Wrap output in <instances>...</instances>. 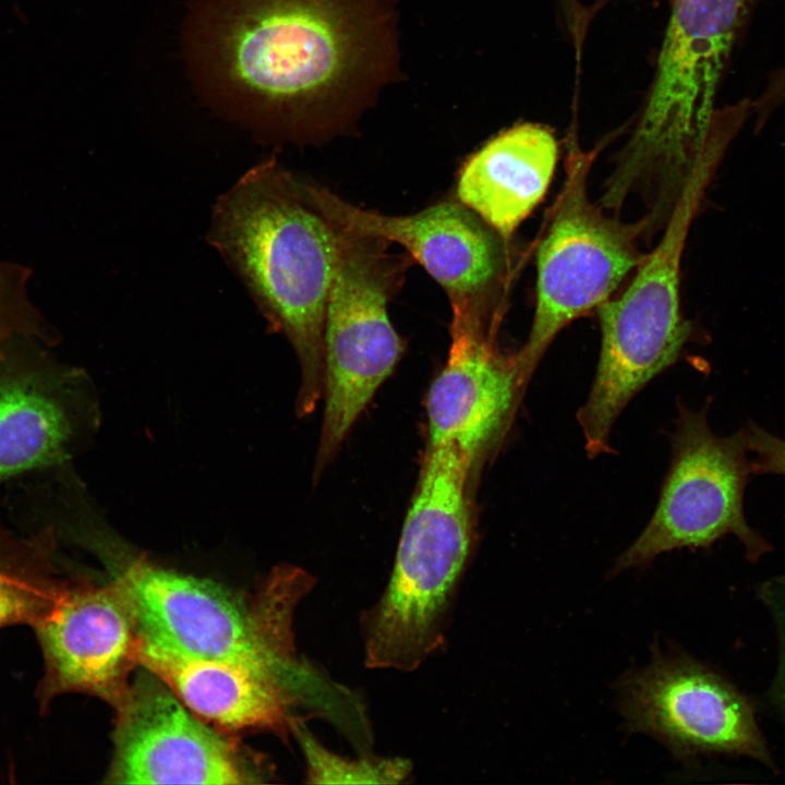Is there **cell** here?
<instances>
[{
	"label": "cell",
	"instance_id": "cell-1",
	"mask_svg": "<svg viewBox=\"0 0 785 785\" xmlns=\"http://www.w3.org/2000/svg\"><path fill=\"white\" fill-rule=\"evenodd\" d=\"M190 33L208 89L297 137L347 130L397 71L391 0H197Z\"/></svg>",
	"mask_w": 785,
	"mask_h": 785
},
{
	"label": "cell",
	"instance_id": "cell-2",
	"mask_svg": "<svg viewBox=\"0 0 785 785\" xmlns=\"http://www.w3.org/2000/svg\"><path fill=\"white\" fill-rule=\"evenodd\" d=\"M209 242L233 267L301 366L300 416L323 396L324 328L336 261L334 226L305 196L301 179L269 158L217 201Z\"/></svg>",
	"mask_w": 785,
	"mask_h": 785
},
{
	"label": "cell",
	"instance_id": "cell-3",
	"mask_svg": "<svg viewBox=\"0 0 785 785\" xmlns=\"http://www.w3.org/2000/svg\"><path fill=\"white\" fill-rule=\"evenodd\" d=\"M80 543L107 566L132 607L137 635L182 654L243 664L292 688L304 701L322 674L297 657L293 614L315 579L300 567L274 568L253 601L207 579L147 560L97 518Z\"/></svg>",
	"mask_w": 785,
	"mask_h": 785
},
{
	"label": "cell",
	"instance_id": "cell-4",
	"mask_svg": "<svg viewBox=\"0 0 785 785\" xmlns=\"http://www.w3.org/2000/svg\"><path fill=\"white\" fill-rule=\"evenodd\" d=\"M475 463L452 442L427 443L390 579L360 616L367 668L413 672L444 647L474 542Z\"/></svg>",
	"mask_w": 785,
	"mask_h": 785
},
{
	"label": "cell",
	"instance_id": "cell-5",
	"mask_svg": "<svg viewBox=\"0 0 785 785\" xmlns=\"http://www.w3.org/2000/svg\"><path fill=\"white\" fill-rule=\"evenodd\" d=\"M752 0H672L654 80L637 126L611 176L630 192L656 181L674 191L716 135L718 85Z\"/></svg>",
	"mask_w": 785,
	"mask_h": 785
},
{
	"label": "cell",
	"instance_id": "cell-6",
	"mask_svg": "<svg viewBox=\"0 0 785 785\" xmlns=\"http://www.w3.org/2000/svg\"><path fill=\"white\" fill-rule=\"evenodd\" d=\"M710 156L698 157L675 200L665 231L621 295L597 307L601 351L579 418L591 430L611 431L629 400L672 365L690 336L680 311V259Z\"/></svg>",
	"mask_w": 785,
	"mask_h": 785
},
{
	"label": "cell",
	"instance_id": "cell-7",
	"mask_svg": "<svg viewBox=\"0 0 785 785\" xmlns=\"http://www.w3.org/2000/svg\"><path fill=\"white\" fill-rule=\"evenodd\" d=\"M331 225L336 261L324 328L325 408L316 473L335 456L404 350L387 305L409 261L390 254L389 243L381 239Z\"/></svg>",
	"mask_w": 785,
	"mask_h": 785
},
{
	"label": "cell",
	"instance_id": "cell-8",
	"mask_svg": "<svg viewBox=\"0 0 785 785\" xmlns=\"http://www.w3.org/2000/svg\"><path fill=\"white\" fill-rule=\"evenodd\" d=\"M594 156L570 147L565 181L538 250L532 327L515 354L522 387L556 335L606 302L642 259L636 239L643 225L613 219L589 200Z\"/></svg>",
	"mask_w": 785,
	"mask_h": 785
},
{
	"label": "cell",
	"instance_id": "cell-9",
	"mask_svg": "<svg viewBox=\"0 0 785 785\" xmlns=\"http://www.w3.org/2000/svg\"><path fill=\"white\" fill-rule=\"evenodd\" d=\"M676 427L656 509L617 559L613 575L665 552L709 547L726 534L738 538L751 560L770 550L744 515V492L752 473L746 430L720 437L708 425L705 408L692 411L683 406Z\"/></svg>",
	"mask_w": 785,
	"mask_h": 785
},
{
	"label": "cell",
	"instance_id": "cell-10",
	"mask_svg": "<svg viewBox=\"0 0 785 785\" xmlns=\"http://www.w3.org/2000/svg\"><path fill=\"white\" fill-rule=\"evenodd\" d=\"M44 345L16 336L0 349V484L67 467L98 424L88 376Z\"/></svg>",
	"mask_w": 785,
	"mask_h": 785
},
{
	"label": "cell",
	"instance_id": "cell-11",
	"mask_svg": "<svg viewBox=\"0 0 785 785\" xmlns=\"http://www.w3.org/2000/svg\"><path fill=\"white\" fill-rule=\"evenodd\" d=\"M143 668L116 709L114 750L106 783L252 784L262 781L232 741L192 715L168 685Z\"/></svg>",
	"mask_w": 785,
	"mask_h": 785
},
{
	"label": "cell",
	"instance_id": "cell-12",
	"mask_svg": "<svg viewBox=\"0 0 785 785\" xmlns=\"http://www.w3.org/2000/svg\"><path fill=\"white\" fill-rule=\"evenodd\" d=\"M620 705L631 730L654 736L678 756L726 753L772 762L748 701L691 660L656 655L624 681Z\"/></svg>",
	"mask_w": 785,
	"mask_h": 785
},
{
	"label": "cell",
	"instance_id": "cell-13",
	"mask_svg": "<svg viewBox=\"0 0 785 785\" xmlns=\"http://www.w3.org/2000/svg\"><path fill=\"white\" fill-rule=\"evenodd\" d=\"M44 674L36 698L44 712L60 695L99 698L114 710L138 665L135 617L121 587L69 579L50 614L34 628Z\"/></svg>",
	"mask_w": 785,
	"mask_h": 785
},
{
	"label": "cell",
	"instance_id": "cell-14",
	"mask_svg": "<svg viewBox=\"0 0 785 785\" xmlns=\"http://www.w3.org/2000/svg\"><path fill=\"white\" fill-rule=\"evenodd\" d=\"M301 186L311 204L331 224L402 246L449 300H490L504 276V239L459 201H443L397 216L361 208L302 179Z\"/></svg>",
	"mask_w": 785,
	"mask_h": 785
},
{
	"label": "cell",
	"instance_id": "cell-15",
	"mask_svg": "<svg viewBox=\"0 0 785 785\" xmlns=\"http://www.w3.org/2000/svg\"><path fill=\"white\" fill-rule=\"evenodd\" d=\"M450 348L426 399L428 443L452 442L475 461L503 435L521 386L516 357L502 352L490 301L450 299Z\"/></svg>",
	"mask_w": 785,
	"mask_h": 785
},
{
	"label": "cell",
	"instance_id": "cell-16",
	"mask_svg": "<svg viewBox=\"0 0 785 785\" xmlns=\"http://www.w3.org/2000/svg\"><path fill=\"white\" fill-rule=\"evenodd\" d=\"M137 659L198 717L227 729L286 738L298 717L291 710L303 702L288 685L253 667L189 656L141 636Z\"/></svg>",
	"mask_w": 785,
	"mask_h": 785
},
{
	"label": "cell",
	"instance_id": "cell-17",
	"mask_svg": "<svg viewBox=\"0 0 785 785\" xmlns=\"http://www.w3.org/2000/svg\"><path fill=\"white\" fill-rule=\"evenodd\" d=\"M557 153V142L546 128L514 125L463 164L456 186L458 201L507 240L546 193Z\"/></svg>",
	"mask_w": 785,
	"mask_h": 785
},
{
	"label": "cell",
	"instance_id": "cell-18",
	"mask_svg": "<svg viewBox=\"0 0 785 785\" xmlns=\"http://www.w3.org/2000/svg\"><path fill=\"white\" fill-rule=\"evenodd\" d=\"M57 567V534L51 524L20 538L0 519V629L34 628L50 614L68 582Z\"/></svg>",
	"mask_w": 785,
	"mask_h": 785
},
{
	"label": "cell",
	"instance_id": "cell-19",
	"mask_svg": "<svg viewBox=\"0 0 785 785\" xmlns=\"http://www.w3.org/2000/svg\"><path fill=\"white\" fill-rule=\"evenodd\" d=\"M306 765L311 784H399L411 776V761L404 758H379L362 754L350 759L328 750L306 727L303 717L291 723Z\"/></svg>",
	"mask_w": 785,
	"mask_h": 785
},
{
	"label": "cell",
	"instance_id": "cell-20",
	"mask_svg": "<svg viewBox=\"0 0 785 785\" xmlns=\"http://www.w3.org/2000/svg\"><path fill=\"white\" fill-rule=\"evenodd\" d=\"M31 275L26 266L0 261V349L16 336L36 338L48 346L58 341L57 333L29 299Z\"/></svg>",
	"mask_w": 785,
	"mask_h": 785
},
{
	"label": "cell",
	"instance_id": "cell-21",
	"mask_svg": "<svg viewBox=\"0 0 785 785\" xmlns=\"http://www.w3.org/2000/svg\"><path fill=\"white\" fill-rule=\"evenodd\" d=\"M749 451L754 454L752 473H774L785 476V439L749 424L745 427Z\"/></svg>",
	"mask_w": 785,
	"mask_h": 785
},
{
	"label": "cell",
	"instance_id": "cell-22",
	"mask_svg": "<svg viewBox=\"0 0 785 785\" xmlns=\"http://www.w3.org/2000/svg\"><path fill=\"white\" fill-rule=\"evenodd\" d=\"M760 596L769 608L777 630L780 666L774 692L785 714V579H776L762 585Z\"/></svg>",
	"mask_w": 785,
	"mask_h": 785
},
{
	"label": "cell",
	"instance_id": "cell-23",
	"mask_svg": "<svg viewBox=\"0 0 785 785\" xmlns=\"http://www.w3.org/2000/svg\"><path fill=\"white\" fill-rule=\"evenodd\" d=\"M783 100H785V65L771 75L757 107L760 110L769 111Z\"/></svg>",
	"mask_w": 785,
	"mask_h": 785
}]
</instances>
